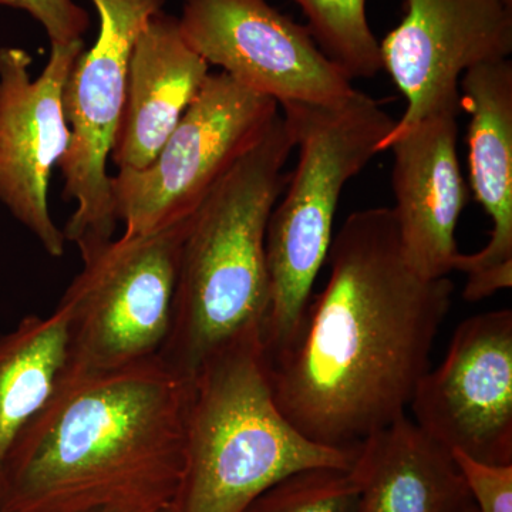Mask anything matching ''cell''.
<instances>
[{"instance_id":"cell-1","label":"cell","mask_w":512,"mask_h":512,"mask_svg":"<svg viewBox=\"0 0 512 512\" xmlns=\"http://www.w3.org/2000/svg\"><path fill=\"white\" fill-rule=\"evenodd\" d=\"M325 288L268 359L279 410L322 446L356 448L406 414L453 301L450 278L407 264L393 208L353 212L333 235Z\"/></svg>"},{"instance_id":"cell-2","label":"cell","mask_w":512,"mask_h":512,"mask_svg":"<svg viewBox=\"0 0 512 512\" xmlns=\"http://www.w3.org/2000/svg\"><path fill=\"white\" fill-rule=\"evenodd\" d=\"M191 380L160 357L59 377L10 447L0 512L171 510L183 477Z\"/></svg>"},{"instance_id":"cell-3","label":"cell","mask_w":512,"mask_h":512,"mask_svg":"<svg viewBox=\"0 0 512 512\" xmlns=\"http://www.w3.org/2000/svg\"><path fill=\"white\" fill-rule=\"evenodd\" d=\"M295 140L279 113L192 215L175 285L173 320L160 360L191 380L204 360L264 322L269 306L265 238L288 184Z\"/></svg>"},{"instance_id":"cell-4","label":"cell","mask_w":512,"mask_h":512,"mask_svg":"<svg viewBox=\"0 0 512 512\" xmlns=\"http://www.w3.org/2000/svg\"><path fill=\"white\" fill-rule=\"evenodd\" d=\"M356 448L322 446L289 423L254 326L212 352L191 379L183 477L171 512H244L296 471L350 470Z\"/></svg>"},{"instance_id":"cell-5","label":"cell","mask_w":512,"mask_h":512,"mask_svg":"<svg viewBox=\"0 0 512 512\" xmlns=\"http://www.w3.org/2000/svg\"><path fill=\"white\" fill-rule=\"evenodd\" d=\"M298 163L266 227L269 306L261 335L271 359L293 342L328 258L345 185L380 153L396 120L380 101L355 90L332 104L279 106Z\"/></svg>"},{"instance_id":"cell-6","label":"cell","mask_w":512,"mask_h":512,"mask_svg":"<svg viewBox=\"0 0 512 512\" xmlns=\"http://www.w3.org/2000/svg\"><path fill=\"white\" fill-rule=\"evenodd\" d=\"M191 218L150 234L77 242L83 269L57 305L67 318L59 377L116 372L160 356Z\"/></svg>"},{"instance_id":"cell-7","label":"cell","mask_w":512,"mask_h":512,"mask_svg":"<svg viewBox=\"0 0 512 512\" xmlns=\"http://www.w3.org/2000/svg\"><path fill=\"white\" fill-rule=\"evenodd\" d=\"M279 104L210 73L156 160L111 175L116 220L144 235L191 217L222 178L261 140Z\"/></svg>"},{"instance_id":"cell-8","label":"cell","mask_w":512,"mask_h":512,"mask_svg":"<svg viewBox=\"0 0 512 512\" xmlns=\"http://www.w3.org/2000/svg\"><path fill=\"white\" fill-rule=\"evenodd\" d=\"M167 0H92L99 36L83 50L64 87L70 141L57 167L64 200L76 202L63 229L66 241L113 238L117 220L107 161L126 99L128 66L141 30Z\"/></svg>"},{"instance_id":"cell-9","label":"cell","mask_w":512,"mask_h":512,"mask_svg":"<svg viewBox=\"0 0 512 512\" xmlns=\"http://www.w3.org/2000/svg\"><path fill=\"white\" fill-rule=\"evenodd\" d=\"M178 23L187 45L205 62L279 106L338 103L356 90L308 26L268 0H184Z\"/></svg>"},{"instance_id":"cell-10","label":"cell","mask_w":512,"mask_h":512,"mask_svg":"<svg viewBox=\"0 0 512 512\" xmlns=\"http://www.w3.org/2000/svg\"><path fill=\"white\" fill-rule=\"evenodd\" d=\"M409 407L414 423L447 450L511 466V309L460 323L443 362L421 377Z\"/></svg>"},{"instance_id":"cell-11","label":"cell","mask_w":512,"mask_h":512,"mask_svg":"<svg viewBox=\"0 0 512 512\" xmlns=\"http://www.w3.org/2000/svg\"><path fill=\"white\" fill-rule=\"evenodd\" d=\"M83 50V40L52 45L33 79L26 50L0 49V201L53 258L67 241L50 214L49 185L69 147L64 87Z\"/></svg>"},{"instance_id":"cell-12","label":"cell","mask_w":512,"mask_h":512,"mask_svg":"<svg viewBox=\"0 0 512 512\" xmlns=\"http://www.w3.org/2000/svg\"><path fill=\"white\" fill-rule=\"evenodd\" d=\"M406 15L380 42L383 69L406 99L380 151L424 117L461 113L460 80L478 64L510 59L512 6L505 0H404Z\"/></svg>"},{"instance_id":"cell-13","label":"cell","mask_w":512,"mask_h":512,"mask_svg":"<svg viewBox=\"0 0 512 512\" xmlns=\"http://www.w3.org/2000/svg\"><path fill=\"white\" fill-rule=\"evenodd\" d=\"M458 114H430L387 147L403 254L421 278H448L460 254L456 228L467 190L458 163Z\"/></svg>"},{"instance_id":"cell-14","label":"cell","mask_w":512,"mask_h":512,"mask_svg":"<svg viewBox=\"0 0 512 512\" xmlns=\"http://www.w3.org/2000/svg\"><path fill=\"white\" fill-rule=\"evenodd\" d=\"M461 110L470 114L468 163L474 195L490 217V241L458 254L467 276L464 299L478 302L512 285V63L478 64L460 80Z\"/></svg>"},{"instance_id":"cell-15","label":"cell","mask_w":512,"mask_h":512,"mask_svg":"<svg viewBox=\"0 0 512 512\" xmlns=\"http://www.w3.org/2000/svg\"><path fill=\"white\" fill-rule=\"evenodd\" d=\"M210 67L185 42L178 18L163 10L151 16L128 66L123 114L110 154L119 171L144 170L156 160Z\"/></svg>"},{"instance_id":"cell-16","label":"cell","mask_w":512,"mask_h":512,"mask_svg":"<svg viewBox=\"0 0 512 512\" xmlns=\"http://www.w3.org/2000/svg\"><path fill=\"white\" fill-rule=\"evenodd\" d=\"M350 473L359 488L357 512L476 510L451 451L406 414L357 446Z\"/></svg>"},{"instance_id":"cell-17","label":"cell","mask_w":512,"mask_h":512,"mask_svg":"<svg viewBox=\"0 0 512 512\" xmlns=\"http://www.w3.org/2000/svg\"><path fill=\"white\" fill-rule=\"evenodd\" d=\"M67 318L28 315L0 333V480L10 447L47 402L66 359Z\"/></svg>"},{"instance_id":"cell-18","label":"cell","mask_w":512,"mask_h":512,"mask_svg":"<svg viewBox=\"0 0 512 512\" xmlns=\"http://www.w3.org/2000/svg\"><path fill=\"white\" fill-rule=\"evenodd\" d=\"M316 45L350 79H370L383 69L380 42L366 15V0H295Z\"/></svg>"},{"instance_id":"cell-19","label":"cell","mask_w":512,"mask_h":512,"mask_svg":"<svg viewBox=\"0 0 512 512\" xmlns=\"http://www.w3.org/2000/svg\"><path fill=\"white\" fill-rule=\"evenodd\" d=\"M359 488L350 470L296 471L258 495L244 512H357Z\"/></svg>"},{"instance_id":"cell-20","label":"cell","mask_w":512,"mask_h":512,"mask_svg":"<svg viewBox=\"0 0 512 512\" xmlns=\"http://www.w3.org/2000/svg\"><path fill=\"white\" fill-rule=\"evenodd\" d=\"M3 8L23 10L46 30L50 45L83 40L90 28V15L74 0H0Z\"/></svg>"},{"instance_id":"cell-21","label":"cell","mask_w":512,"mask_h":512,"mask_svg":"<svg viewBox=\"0 0 512 512\" xmlns=\"http://www.w3.org/2000/svg\"><path fill=\"white\" fill-rule=\"evenodd\" d=\"M466 478L477 512H512V464L491 466L451 451Z\"/></svg>"},{"instance_id":"cell-22","label":"cell","mask_w":512,"mask_h":512,"mask_svg":"<svg viewBox=\"0 0 512 512\" xmlns=\"http://www.w3.org/2000/svg\"><path fill=\"white\" fill-rule=\"evenodd\" d=\"M74 512H171V510L138 511V510H126V508L99 507V508H90V510L74 511Z\"/></svg>"},{"instance_id":"cell-23","label":"cell","mask_w":512,"mask_h":512,"mask_svg":"<svg viewBox=\"0 0 512 512\" xmlns=\"http://www.w3.org/2000/svg\"><path fill=\"white\" fill-rule=\"evenodd\" d=\"M505 2L508 3V5H511L512 6V0H505Z\"/></svg>"},{"instance_id":"cell-24","label":"cell","mask_w":512,"mask_h":512,"mask_svg":"<svg viewBox=\"0 0 512 512\" xmlns=\"http://www.w3.org/2000/svg\"><path fill=\"white\" fill-rule=\"evenodd\" d=\"M470 512H477V507H476V510H473V511H470Z\"/></svg>"}]
</instances>
